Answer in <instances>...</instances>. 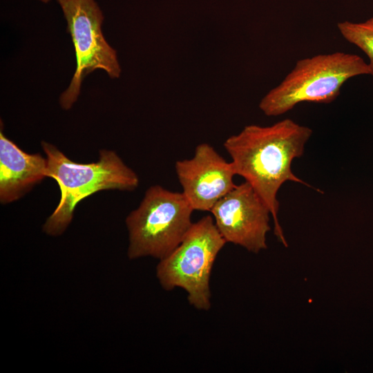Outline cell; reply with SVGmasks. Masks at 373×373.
Wrapping results in <instances>:
<instances>
[{"label": "cell", "mask_w": 373, "mask_h": 373, "mask_svg": "<svg viewBox=\"0 0 373 373\" xmlns=\"http://www.w3.org/2000/svg\"><path fill=\"white\" fill-rule=\"evenodd\" d=\"M225 243L212 216L193 223L181 243L157 265L156 276L162 287L167 291L180 287L187 293L190 305L209 310L211 272Z\"/></svg>", "instance_id": "obj_5"}, {"label": "cell", "mask_w": 373, "mask_h": 373, "mask_svg": "<svg viewBox=\"0 0 373 373\" xmlns=\"http://www.w3.org/2000/svg\"><path fill=\"white\" fill-rule=\"evenodd\" d=\"M47 160L39 153L30 154L0 132V202H15L46 177Z\"/></svg>", "instance_id": "obj_9"}, {"label": "cell", "mask_w": 373, "mask_h": 373, "mask_svg": "<svg viewBox=\"0 0 373 373\" xmlns=\"http://www.w3.org/2000/svg\"><path fill=\"white\" fill-rule=\"evenodd\" d=\"M67 21L75 51L76 68L71 82L59 97L64 110L77 101L85 76L95 70H104L111 78L120 76L117 52L102 30L104 16L95 0H57Z\"/></svg>", "instance_id": "obj_6"}, {"label": "cell", "mask_w": 373, "mask_h": 373, "mask_svg": "<svg viewBox=\"0 0 373 373\" xmlns=\"http://www.w3.org/2000/svg\"><path fill=\"white\" fill-rule=\"evenodd\" d=\"M175 169L182 193L193 210L210 211L236 186L231 162L226 161L207 143L198 145L193 157L176 161Z\"/></svg>", "instance_id": "obj_8"}, {"label": "cell", "mask_w": 373, "mask_h": 373, "mask_svg": "<svg viewBox=\"0 0 373 373\" xmlns=\"http://www.w3.org/2000/svg\"><path fill=\"white\" fill-rule=\"evenodd\" d=\"M215 224L226 242L258 254L267 248L269 208L245 182L220 198L211 209Z\"/></svg>", "instance_id": "obj_7"}, {"label": "cell", "mask_w": 373, "mask_h": 373, "mask_svg": "<svg viewBox=\"0 0 373 373\" xmlns=\"http://www.w3.org/2000/svg\"><path fill=\"white\" fill-rule=\"evenodd\" d=\"M44 3H48L50 0H40Z\"/></svg>", "instance_id": "obj_11"}, {"label": "cell", "mask_w": 373, "mask_h": 373, "mask_svg": "<svg viewBox=\"0 0 373 373\" xmlns=\"http://www.w3.org/2000/svg\"><path fill=\"white\" fill-rule=\"evenodd\" d=\"M343 37L360 48L369 59L370 75L373 79V17L364 22L343 21L337 24Z\"/></svg>", "instance_id": "obj_10"}, {"label": "cell", "mask_w": 373, "mask_h": 373, "mask_svg": "<svg viewBox=\"0 0 373 373\" xmlns=\"http://www.w3.org/2000/svg\"><path fill=\"white\" fill-rule=\"evenodd\" d=\"M41 145L47 160L46 177L56 180L61 193L43 225L48 236L61 235L78 203L89 195L103 190L133 191L139 185L137 173L114 151L102 149L97 162L83 164L72 161L52 144L42 141Z\"/></svg>", "instance_id": "obj_2"}, {"label": "cell", "mask_w": 373, "mask_h": 373, "mask_svg": "<svg viewBox=\"0 0 373 373\" xmlns=\"http://www.w3.org/2000/svg\"><path fill=\"white\" fill-rule=\"evenodd\" d=\"M363 75H370V68L357 55L334 52L301 59L262 98L259 108L267 116H278L303 102L329 104L345 82Z\"/></svg>", "instance_id": "obj_3"}, {"label": "cell", "mask_w": 373, "mask_h": 373, "mask_svg": "<svg viewBox=\"0 0 373 373\" xmlns=\"http://www.w3.org/2000/svg\"><path fill=\"white\" fill-rule=\"evenodd\" d=\"M312 134L310 128L287 118L268 126L247 125L224 142L236 174L242 176L267 206L274 233L285 247L288 245L278 218L277 193L287 181L310 187L292 172L291 163L303 156Z\"/></svg>", "instance_id": "obj_1"}, {"label": "cell", "mask_w": 373, "mask_h": 373, "mask_svg": "<svg viewBox=\"0 0 373 373\" xmlns=\"http://www.w3.org/2000/svg\"><path fill=\"white\" fill-rule=\"evenodd\" d=\"M193 211L182 193L160 185L150 186L138 207L126 218L128 258L166 257L191 228Z\"/></svg>", "instance_id": "obj_4"}]
</instances>
